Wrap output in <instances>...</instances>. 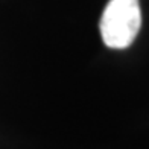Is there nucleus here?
<instances>
[{
  "label": "nucleus",
  "mask_w": 149,
  "mask_h": 149,
  "mask_svg": "<svg viewBox=\"0 0 149 149\" xmlns=\"http://www.w3.org/2000/svg\"><path fill=\"white\" fill-rule=\"evenodd\" d=\"M141 26L139 0H110L99 28L104 43L111 49H125L134 43Z\"/></svg>",
  "instance_id": "f257e3e1"
}]
</instances>
